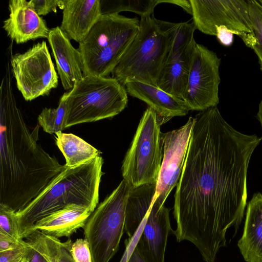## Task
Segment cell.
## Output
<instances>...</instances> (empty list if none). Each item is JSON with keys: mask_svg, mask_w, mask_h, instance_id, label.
<instances>
[{"mask_svg": "<svg viewBox=\"0 0 262 262\" xmlns=\"http://www.w3.org/2000/svg\"><path fill=\"white\" fill-rule=\"evenodd\" d=\"M194 118L174 195L173 233L178 242L192 243L205 262H214L227 231L236 232L243 219L248 168L261 140L235 129L217 106Z\"/></svg>", "mask_w": 262, "mask_h": 262, "instance_id": "obj_1", "label": "cell"}, {"mask_svg": "<svg viewBox=\"0 0 262 262\" xmlns=\"http://www.w3.org/2000/svg\"><path fill=\"white\" fill-rule=\"evenodd\" d=\"M0 203L15 211L38 196L65 168L38 143L39 125L30 130L13 102L1 105Z\"/></svg>", "mask_w": 262, "mask_h": 262, "instance_id": "obj_2", "label": "cell"}, {"mask_svg": "<svg viewBox=\"0 0 262 262\" xmlns=\"http://www.w3.org/2000/svg\"><path fill=\"white\" fill-rule=\"evenodd\" d=\"M101 156L81 165L68 167L22 210L16 212L20 237L25 239L34 224L46 216L70 204L94 210L99 202V186L104 172Z\"/></svg>", "mask_w": 262, "mask_h": 262, "instance_id": "obj_3", "label": "cell"}, {"mask_svg": "<svg viewBox=\"0 0 262 262\" xmlns=\"http://www.w3.org/2000/svg\"><path fill=\"white\" fill-rule=\"evenodd\" d=\"M137 17L101 15L78 50L84 76L107 77L133 41L139 28Z\"/></svg>", "mask_w": 262, "mask_h": 262, "instance_id": "obj_4", "label": "cell"}, {"mask_svg": "<svg viewBox=\"0 0 262 262\" xmlns=\"http://www.w3.org/2000/svg\"><path fill=\"white\" fill-rule=\"evenodd\" d=\"M171 39L160 20L141 18L138 33L112 72L113 77L124 86L134 81L157 86Z\"/></svg>", "mask_w": 262, "mask_h": 262, "instance_id": "obj_5", "label": "cell"}, {"mask_svg": "<svg viewBox=\"0 0 262 262\" xmlns=\"http://www.w3.org/2000/svg\"><path fill=\"white\" fill-rule=\"evenodd\" d=\"M125 86L113 77L84 76L68 92L66 128L110 118L127 106Z\"/></svg>", "mask_w": 262, "mask_h": 262, "instance_id": "obj_6", "label": "cell"}, {"mask_svg": "<svg viewBox=\"0 0 262 262\" xmlns=\"http://www.w3.org/2000/svg\"><path fill=\"white\" fill-rule=\"evenodd\" d=\"M132 188L123 179L88 219L84 235L89 244L92 262H109L118 251Z\"/></svg>", "mask_w": 262, "mask_h": 262, "instance_id": "obj_7", "label": "cell"}, {"mask_svg": "<svg viewBox=\"0 0 262 262\" xmlns=\"http://www.w3.org/2000/svg\"><path fill=\"white\" fill-rule=\"evenodd\" d=\"M161 125L156 113L148 107L122 162L123 179L132 188L157 183L163 155Z\"/></svg>", "mask_w": 262, "mask_h": 262, "instance_id": "obj_8", "label": "cell"}, {"mask_svg": "<svg viewBox=\"0 0 262 262\" xmlns=\"http://www.w3.org/2000/svg\"><path fill=\"white\" fill-rule=\"evenodd\" d=\"M168 31L171 41L157 82V86L183 100L196 42L193 23L160 20Z\"/></svg>", "mask_w": 262, "mask_h": 262, "instance_id": "obj_9", "label": "cell"}, {"mask_svg": "<svg viewBox=\"0 0 262 262\" xmlns=\"http://www.w3.org/2000/svg\"><path fill=\"white\" fill-rule=\"evenodd\" d=\"M11 64L17 87L26 101L47 95L58 86V77L45 41L12 56Z\"/></svg>", "mask_w": 262, "mask_h": 262, "instance_id": "obj_10", "label": "cell"}, {"mask_svg": "<svg viewBox=\"0 0 262 262\" xmlns=\"http://www.w3.org/2000/svg\"><path fill=\"white\" fill-rule=\"evenodd\" d=\"M193 24L202 33L216 35L224 26L242 40L253 32L249 0H190Z\"/></svg>", "mask_w": 262, "mask_h": 262, "instance_id": "obj_11", "label": "cell"}, {"mask_svg": "<svg viewBox=\"0 0 262 262\" xmlns=\"http://www.w3.org/2000/svg\"><path fill=\"white\" fill-rule=\"evenodd\" d=\"M221 61L215 53L196 43L183 98L189 111L201 112L217 106Z\"/></svg>", "mask_w": 262, "mask_h": 262, "instance_id": "obj_12", "label": "cell"}, {"mask_svg": "<svg viewBox=\"0 0 262 262\" xmlns=\"http://www.w3.org/2000/svg\"><path fill=\"white\" fill-rule=\"evenodd\" d=\"M194 123V117L180 128L162 133L163 155L152 204L163 205L167 196L177 186L186 159Z\"/></svg>", "mask_w": 262, "mask_h": 262, "instance_id": "obj_13", "label": "cell"}, {"mask_svg": "<svg viewBox=\"0 0 262 262\" xmlns=\"http://www.w3.org/2000/svg\"><path fill=\"white\" fill-rule=\"evenodd\" d=\"M169 212L155 202L142 222L143 230L135 246L145 262H164L168 236L173 232Z\"/></svg>", "mask_w": 262, "mask_h": 262, "instance_id": "obj_14", "label": "cell"}, {"mask_svg": "<svg viewBox=\"0 0 262 262\" xmlns=\"http://www.w3.org/2000/svg\"><path fill=\"white\" fill-rule=\"evenodd\" d=\"M9 17L4 21L3 28L17 43L39 38H48L50 30L26 0H10Z\"/></svg>", "mask_w": 262, "mask_h": 262, "instance_id": "obj_15", "label": "cell"}, {"mask_svg": "<svg viewBox=\"0 0 262 262\" xmlns=\"http://www.w3.org/2000/svg\"><path fill=\"white\" fill-rule=\"evenodd\" d=\"M48 39L62 86L66 90H72L84 76L81 54L60 27L50 30Z\"/></svg>", "mask_w": 262, "mask_h": 262, "instance_id": "obj_16", "label": "cell"}, {"mask_svg": "<svg viewBox=\"0 0 262 262\" xmlns=\"http://www.w3.org/2000/svg\"><path fill=\"white\" fill-rule=\"evenodd\" d=\"M130 96L145 102L157 114L161 124L173 117L187 115L189 109L185 101L157 86L140 81H130L124 85Z\"/></svg>", "mask_w": 262, "mask_h": 262, "instance_id": "obj_17", "label": "cell"}, {"mask_svg": "<svg viewBox=\"0 0 262 262\" xmlns=\"http://www.w3.org/2000/svg\"><path fill=\"white\" fill-rule=\"evenodd\" d=\"M60 28L79 43L82 42L101 16L100 0H63Z\"/></svg>", "mask_w": 262, "mask_h": 262, "instance_id": "obj_18", "label": "cell"}, {"mask_svg": "<svg viewBox=\"0 0 262 262\" xmlns=\"http://www.w3.org/2000/svg\"><path fill=\"white\" fill-rule=\"evenodd\" d=\"M94 211L89 207L70 204L38 221L34 230L57 238H69L78 229L84 227L88 219Z\"/></svg>", "mask_w": 262, "mask_h": 262, "instance_id": "obj_19", "label": "cell"}, {"mask_svg": "<svg viewBox=\"0 0 262 262\" xmlns=\"http://www.w3.org/2000/svg\"><path fill=\"white\" fill-rule=\"evenodd\" d=\"M237 246L247 262H262V194L257 192L248 203L244 231Z\"/></svg>", "mask_w": 262, "mask_h": 262, "instance_id": "obj_20", "label": "cell"}, {"mask_svg": "<svg viewBox=\"0 0 262 262\" xmlns=\"http://www.w3.org/2000/svg\"><path fill=\"white\" fill-rule=\"evenodd\" d=\"M157 183L147 184L132 188L127 199L124 231L130 242L140 227L151 207L156 191Z\"/></svg>", "mask_w": 262, "mask_h": 262, "instance_id": "obj_21", "label": "cell"}, {"mask_svg": "<svg viewBox=\"0 0 262 262\" xmlns=\"http://www.w3.org/2000/svg\"><path fill=\"white\" fill-rule=\"evenodd\" d=\"M55 135L56 145L64 156L68 167L81 165L100 156L98 149L74 134L60 132Z\"/></svg>", "mask_w": 262, "mask_h": 262, "instance_id": "obj_22", "label": "cell"}, {"mask_svg": "<svg viewBox=\"0 0 262 262\" xmlns=\"http://www.w3.org/2000/svg\"><path fill=\"white\" fill-rule=\"evenodd\" d=\"M32 232L35 234L43 255L51 262H75L71 251L73 242L70 237L62 242L59 238L47 235L39 230Z\"/></svg>", "mask_w": 262, "mask_h": 262, "instance_id": "obj_23", "label": "cell"}, {"mask_svg": "<svg viewBox=\"0 0 262 262\" xmlns=\"http://www.w3.org/2000/svg\"><path fill=\"white\" fill-rule=\"evenodd\" d=\"M157 5V0H100V10L102 15L127 11L145 18L150 16Z\"/></svg>", "mask_w": 262, "mask_h": 262, "instance_id": "obj_24", "label": "cell"}, {"mask_svg": "<svg viewBox=\"0 0 262 262\" xmlns=\"http://www.w3.org/2000/svg\"><path fill=\"white\" fill-rule=\"evenodd\" d=\"M67 94H63L56 108H44L38 115V124L45 132L56 134L66 128Z\"/></svg>", "mask_w": 262, "mask_h": 262, "instance_id": "obj_25", "label": "cell"}, {"mask_svg": "<svg viewBox=\"0 0 262 262\" xmlns=\"http://www.w3.org/2000/svg\"><path fill=\"white\" fill-rule=\"evenodd\" d=\"M249 5L253 37L249 48L256 55L262 71V4L258 0H249Z\"/></svg>", "mask_w": 262, "mask_h": 262, "instance_id": "obj_26", "label": "cell"}, {"mask_svg": "<svg viewBox=\"0 0 262 262\" xmlns=\"http://www.w3.org/2000/svg\"><path fill=\"white\" fill-rule=\"evenodd\" d=\"M0 232L18 240L20 237L16 211L10 207L0 203Z\"/></svg>", "mask_w": 262, "mask_h": 262, "instance_id": "obj_27", "label": "cell"}, {"mask_svg": "<svg viewBox=\"0 0 262 262\" xmlns=\"http://www.w3.org/2000/svg\"><path fill=\"white\" fill-rule=\"evenodd\" d=\"M24 239L28 245L26 255L28 262H51L43 255L39 242L33 232Z\"/></svg>", "mask_w": 262, "mask_h": 262, "instance_id": "obj_28", "label": "cell"}, {"mask_svg": "<svg viewBox=\"0 0 262 262\" xmlns=\"http://www.w3.org/2000/svg\"><path fill=\"white\" fill-rule=\"evenodd\" d=\"M71 251L75 262H92L89 244L86 239H76L72 244Z\"/></svg>", "mask_w": 262, "mask_h": 262, "instance_id": "obj_29", "label": "cell"}, {"mask_svg": "<svg viewBox=\"0 0 262 262\" xmlns=\"http://www.w3.org/2000/svg\"><path fill=\"white\" fill-rule=\"evenodd\" d=\"M30 5L38 15H45L53 12L56 13L58 7L63 10V0H31Z\"/></svg>", "mask_w": 262, "mask_h": 262, "instance_id": "obj_30", "label": "cell"}, {"mask_svg": "<svg viewBox=\"0 0 262 262\" xmlns=\"http://www.w3.org/2000/svg\"><path fill=\"white\" fill-rule=\"evenodd\" d=\"M27 248L28 245L25 240L16 248L0 252V262H21L26 254Z\"/></svg>", "mask_w": 262, "mask_h": 262, "instance_id": "obj_31", "label": "cell"}, {"mask_svg": "<svg viewBox=\"0 0 262 262\" xmlns=\"http://www.w3.org/2000/svg\"><path fill=\"white\" fill-rule=\"evenodd\" d=\"M235 33L224 26L216 28V35L220 43L224 46L229 47L232 45Z\"/></svg>", "mask_w": 262, "mask_h": 262, "instance_id": "obj_32", "label": "cell"}, {"mask_svg": "<svg viewBox=\"0 0 262 262\" xmlns=\"http://www.w3.org/2000/svg\"><path fill=\"white\" fill-rule=\"evenodd\" d=\"M25 240H18L0 232V252L13 249L20 246Z\"/></svg>", "mask_w": 262, "mask_h": 262, "instance_id": "obj_33", "label": "cell"}, {"mask_svg": "<svg viewBox=\"0 0 262 262\" xmlns=\"http://www.w3.org/2000/svg\"><path fill=\"white\" fill-rule=\"evenodd\" d=\"M158 4L166 3L178 5L182 8L186 12L192 14L191 6L190 0H157Z\"/></svg>", "mask_w": 262, "mask_h": 262, "instance_id": "obj_34", "label": "cell"}, {"mask_svg": "<svg viewBox=\"0 0 262 262\" xmlns=\"http://www.w3.org/2000/svg\"><path fill=\"white\" fill-rule=\"evenodd\" d=\"M126 262H145L142 255L139 253L137 248L135 246L129 257L126 259Z\"/></svg>", "mask_w": 262, "mask_h": 262, "instance_id": "obj_35", "label": "cell"}, {"mask_svg": "<svg viewBox=\"0 0 262 262\" xmlns=\"http://www.w3.org/2000/svg\"><path fill=\"white\" fill-rule=\"evenodd\" d=\"M256 117L260 124L262 129V100L260 101L259 104L258 110L257 113ZM260 139L262 140V136L261 137Z\"/></svg>", "mask_w": 262, "mask_h": 262, "instance_id": "obj_36", "label": "cell"}, {"mask_svg": "<svg viewBox=\"0 0 262 262\" xmlns=\"http://www.w3.org/2000/svg\"><path fill=\"white\" fill-rule=\"evenodd\" d=\"M21 262H28V260H27V258L26 257V255H25V257L24 258V259H23V260L21 261Z\"/></svg>", "mask_w": 262, "mask_h": 262, "instance_id": "obj_37", "label": "cell"}, {"mask_svg": "<svg viewBox=\"0 0 262 262\" xmlns=\"http://www.w3.org/2000/svg\"><path fill=\"white\" fill-rule=\"evenodd\" d=\"M258 1H259V2L261 4H262V0H258Z\"/></svg>", "mask_w": 262, "mask_h": 262, "instance_id": "obj_38", "label": "cell"}]
</instances>
